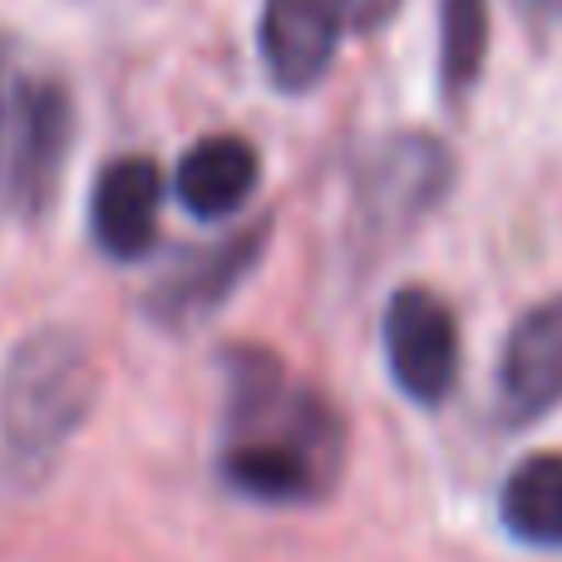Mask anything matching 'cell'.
<instances>
[{
  "label": "cell",
  "mask_w": 562,
  "mask_h": 562,
  "mask_svg": "<svg viewBox=\"0 0 562 562\" xmlns=\"http://www.w3.org/2000/svg\"><path fill=\"white\" fill-rule=\"evenodd\" d=\"M498 518L528 548L562 553V454L543 449L514 464L498 494Z\"/></svg>",
  "instance_id": "11"
},
{
  "label": "cell",
  "mask_w": 562,
  "mask_h": 562,
  "mask_svg": "<svg viewBox=\"0 0 562 562\" xmlns=\"http://www.w3.org/2000/svg\"><path fill=\"white\" fill-rule=\"evenodd\" d=\"M257 183H262V158L237 134L198 138L173 168V193L183 213H193L198 223H223V217L243 213Z\"/></svg>",
  "instance_id": "10"
},
{
  "label": "cell",
  "mask_w": 562,
  "mask_h": 562,
  "mask_svg": "<svg viewBox=\"0 0 562 562\" xmlns=\"http://www.w3.org/2000/svg\"><path fill=\"white\" fill-rule=\"evenodd\" d=\"M400 0H262L257 49L281 94H306L336 65L340 40L380 30Z\"/></svg>",
  "instance_id": "4"
},
{
  "label": "cell",
  "mask_w": 562,
  "mask_h": 562,
  "mask_svg": "<svg viewBox=\"0 0 562 562\" xmlns=\"http://www.w3.org/2000/svg\"><path fill=\"white\" fill-rule=\"evenodd\" d=\"M488 59V0H439V85L469 94Z\"/></svg>",
  "instance_id": "12"
},
{
  "label": "cell",
  "mask_w": 562,
  "mask_h": 562,
  "mask_svg": "<svg viewBox=\"0 0 562 562\" xmlns=\"http://www.w3.org/2000/svg\"><path fill=\"white\" fill-rule=\"evenodd\" d=\"M75 148V94L49 59L0 40V207L20 223L49 213Z\"/></svg>",
  "instance_id": "3"
},
{
  "label": "cell",
  "mask_w": 562,
  "mask_h": 562,
  "mask_svg": "<svg viewBox=\"0 0 562 562\" xmlns=\"http://www.w3.org/2000/svg\"><path fill=\"white\" fill-rule=\"evenodd\" d=\"M99 405V360L75 326H35L15 340L0 370V445L25 474L55 464V454L89 425Z\"/></svg>",
  "instance_id": "2"
},
{
  "label": "cell",
  "mask_w": 562,
  "mask_h": 562,
  "mask_svg": "<svg viewBox=\"0 0 562 562\" xmlns=\"http://www.w3.org/2000/svg\"><path fill=\"white\" fill-rule=\"evenodd\" d=\"M562 405V296L518 316L498 360V415L508 425H538Z\"/></svg>",
  "instance_id": "9"
},
{
  "label": "cell",
  "mask_w": 562,
  "mask_h": 562,
  "mask_svg": "<svg viewBox=\"0 0 562 562\" xmlns=\"http://www.w3.org/2000/svg\"><path fill=\"white\" fill-rule=\"evenodd\" d=\"M164 173L148 154L109 158L89 188V237L109 262H144L158 243Z\"/></svg>",
  "instance_id": "8"
},
{
  "label": "cell",
  "mask_w": 562,
  "mask_h": 562,
  "mask_svg": "<svg viewBox=\"0 0 562 562\" xmlns=\"http://www.w3.org/2000/svg\"><path fill=\"white\" fill-rule=\"evenodd\" d=\"M267 233H272V223L262 217V223L223 237V243L183 252L164 277L154 281V291L144 296L148 321L164 326V330L203 326V321L257 272V262H262V252H267Z\"/></svg>",
  "instance_id": "6"
},
{
  "label": "cell",
  "mask_w": 562,
  "mask_h": 562,
  "mask_svg": "<svg viewBox=\"0 0 562 562\" xmlns=\"http://www.w3.org/2000/svg\"><path fill=\"white\" fill-rule=\"evenodd\" d=\"M514 10L538 30H553L562 25V0H514Z\"/></svg>",
  "instance_id": "13"
},
{
  "label": "cell",
  "mask_w": 562,
  "mask_h": 562,
  "mask_svg": "<svg viewBox=\"0 0 562 562\" xmlns=\"http://www.w3.org/2000/svg\"><path fill=\"white\" fill-rule=\"evenodd\" d=\"M454 183V154L435 134H395L375 148L360 178V213L380 233H405L439 207Z\"/></svg>",
  "instance_id": "7"
},
{
  "label": "cell",
  "mask_w": 562,
  "mask_h": 562,
  "mask_svg": "<svg viewBox=\"0 0 562 562\" xmlns=\"http://www.w3.org/2000/svg\"><path fill=\"white\" fill-rule=\"evenodd\" d=\"M380 340H385V366L400 395L425 409L449 400L459 380V321L435 291L400 286L385 306Z\"/></svg>",
  "instance_id": "5"
},
{
  "label": "cell",
  "mask_w": 562,
  "mask_h": 562,
  "mask_svg": "<svg viewBox=\"0 0 562 562\" xmlns=\"http://www.w3.org/2000/svg\"><path fill=\"white\" fill-rule=\"evenodd\" d=\"M227 405L217 474L267 508L321 504L346 469V419L321 390L296 385L262 346L223 350Z\"/></svg>",
  "instance_id": "1"
}]
</instances>
